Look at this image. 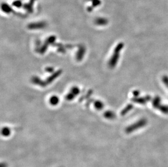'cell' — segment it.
<instances>
[{
	"mask_svg": "<svg viewBox=\"0 0 168 167\" xmlns=\"http://www.w3.org/2000/svg\"><path fill=\"white\" fill-rule=\"evenodd\" d=\"M147 124V121L145 119H142L139 121L137 122L136 123L132 124L126 129V132L129 133H132L134 130L138 129L142 127H144L146 124Z\"/></svg>",
	"mask_w": 168,
	"mask_h": 167,
	"instance_id": "6da1fadb",
	"label": "cell"
},
{
	"mask_svg": "<svg viewBox=\"0 0 168 167\" xmlns=\"http://www.w3.org/2000/svg\"><path fill=\"white\" fill-rule=\"evenodd\" d=\"M160 103V98L159 97H156L154 99V106L155 107H157V106L159 105Z\"/></svg>",
	"mask_w": 168,
	"mask_h": 167,
	"instance_id": "7a4b0ae2",
	"label": "cell"
}]
</instances>
